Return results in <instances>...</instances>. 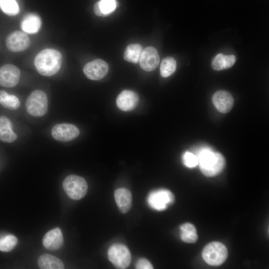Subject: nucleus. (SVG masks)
Returning <instances> with one entry per match:
<instances>
[{
  "label": "nucleus",
  "instance_id": "f257e3e1",
  "mask_svg": "<svg viewBox=\"0 0 269 269\" xmlns=\"http://www.w3.org/2000/svg\"><path fill=\"white\" fill-rule=\"evenodd\" d=\"M202 173L207 177L219 174L224 169L225 160L219 152L213 151L208 147L199 148L196 154Z\"/></svg>",
  "mask_w": 269,
  "mask_h": 269
},
{
  "label": "nucleus",
  "instance_id": "f03ea898",
  "mask_svg": "<svg viewBox=\"0 0 269 269\" xmlns=\"http://www.w3.org/2000/svg\"><path fill=\"white\" fill-rule=\"evenodd\" d=\"M61 53L53 49H45L36 56L34 65L39 74L51 76L58 72L62 64Z\"/></svg>",
  "mask_w": 269,
  "mask_h": 269
},
{
  "label": "nucleus",
  "instance_id": "7ed1b4c3",
  "mask_svg": "<svg viewBox=\"0 0 269 269\" xmlns=\"http://www.w3.org/2000/svg\"><path fill=\"white\" fill-rule=\"evenodd\" d=\"M202 256L207 264L212 266H218L226 261L228 257V250L222 243L212 242L205 246Z\"/></svg>",
  "mask_w": 269,
  "mask_h": 269
},
{
  "label": "nucleus",
  "instance_id": "20e7f679",
  "mask_svg": "<svg viewBox=\"0 0 269 269\" xmlns=\"http://www.w3.org/2000/svg\"><path fill=\"white\" fill-rule=\"evenodd\" d=\"M62 186L67 195L73 200H80L87 193L88 184L82 177L70 175L63 181Z\"/></svg>",
  "mask_w": 269,
  "mask_h": 269
},
{
  "label": "nucleus",
  "instance_id": "39448f33",
  "mask_svg": "<svg viewBox=\"0 0 269 269\" xmlns=\"http://www.w3.org/2000/svg\"><path fill=\"white\" fill-rule=\"evenodd\" d=\"M29 115L34 117L44 116L48 111V99L43 91H33L28 97L25 103Z\"/></svg>",
  "mask_w": 269,
  "mask_h": 269
},
{
  "label": "nucleus",
  "instance_id": "423d86ee",
  "mask_svg": "<svg viewBox=\"0 0 269 269\" xmlns=\"http://www.w3.org/2000/svg\"><path fill=\"white\" fill-rule=\"evenodd\" d=\"M109 261L117 269L127 268L131 261V254L129 249L124 245L115 244L108 251Z\"/></svg>",
  "mask_w": 269,
  "mask_h": 269
},
{
  "label": "nucleus",
  "instance_id": "0eeeda50",
  "mask_svg": "<svg viewBox=\"0 0 269 269\" xmlns=\"http://www.w3.org/2000/svg\"><path fill=\"white\" fill-rule=\"evenodd\" d=\"M174 197L169 190L165 189L155 190L148 194L147 202L154 210L163 211L173 203Z\"/></svg>",
  "mask_w": 269,
  "mask_h": 269
},
{
  "label": "nucleus",
  "instance_id": "6e6552de",
  "mask_svg": "<svg viewBox=\"0 0 269 269\" xmlns=\"http://www.w3.org/2000/svg\"><path fill=\"white\" fill-rule=\"evenodd\" d=\"M5 43L9 51L17 52L23 51L28 48L30 44V41L26 32L16 30L7 36Z\"/></svg>",
  "mask_w": 269,
  "mask_h": 269
},
{
  "label": "nucleus",
  "instance_id": "1a4fd4ad",
  "mask_svg": "<svg viewBox=\"0 0 269 269\" xmlns=\"http://www.w3.org/2000/svg\"><path fill=\"white\" fill-rule=\"evenodd\" d=\"M80 132L78 128L74 125L67 123L55 125L52 129V137L57 140L68 141L76 138Z\"/></svg>",
  "mask_w": 269,
  "mask_h": 269
},
{
  "label": "nucleus",
  "instance_id": "9d476101",
  "mask_svg": "<svg viewBox=\"0 0 269 269\" xmlns=\"http://www.w3.org/2000/svg\"><path fill=\"white\" fill-rule=\"evenodd\" d=\"M109 70L108 64L104 60L97 59L89 62L83 68V72L89 79L98 80L106 75Z\"/></svg>",
  "mask_w": 269,
  "mask_h": 269
},
{
  "label": "nucleus",
  "instance_id": "9b49d317",
  "mask_svg": "<svg viewBox=\"0 0 269 269\" xmlns=\"http://www.w3.org/2000/svg\"><path fill=\"white\" fill-rule=\"evenodd\" d=\"M20 72L15 65H4L0 67V86L13 87L18 83Z\"/></svg>",
  "mask_w": 269,
  "mask_h": 269
},
{
  "label": "nucleus",
  "instance_id": "f8f14e48",
  "mask_svg": "<svg viewBox=\"0 0 269 269\" xmlns=\"http://www.w3.org/2000/svg\"><path fill=\"white\" fill-rule=\"evenodd\" d=\"M159 60L157 50L153 47L147 46L142 50L139 62L143 70L151 71L157 67Z\"/></svg>",
  "mask_w": 269,
  "mask_h": 269
},
{
  "label": "nucleus",
  "instance_id": "ddd939ff",
  "mask_svg": "<svg viewBox=\"0 0 269 269\" xmlns=\"http://www.w3.org/2000/svg\"><path fill=\"white\" fill-rule=\"evenodd\" d=\"M212 102L219 112L227 113L233 108L234 98L229 92L225 90H219L214 94Z\"/></svg>",
  "mask_w": 269,
  "mask_h": 269
},
{
  "label": "nucleus",
  "instance_id": "4468645a",
  "mask_svg": "<svg viewBox=\"0 0 269 269\" xmlns=\"http://www.w3.org/2000/svg\"><path fill=\"white\" fill-rule=\"evenodd\" d=\"M139 97L134 91L125 90L117 97L116 104L117 107L123 111H131L137 106Z\"/></svg>",
  "mask_w": 269,
  "mask_h": 269
},
{
  "label": "nucleus",
  "instance_id": "2eb2a0df",
  "mask_svg": "<svg viewBox=\"0 0 269 269\" xmlns=\"http://www.w3.org/2000/svg\"><path fill=\"white\" fill-rule=\"evenodd\" d=\"M63 242L62 232L59 228L49 231L44 235L42 243L44 247L50 250H57L61 248Z\"/></svg>",
  "mask_w": 269,
  "mask_h": 269
},
{
  "label": "nucleus",
  "instance_id": "dca6fc26",
  "mask_svg": "<svg viewBox=\"0 0 269 269\" xmlns=\"http://www.w3.org/2000/svg\"><path fill=\"white\" fill-rule=\"evenodd\" d=\"M116 204L123 213H127L132 205V196L131 192L127 189L121 188L117 189L114 193Z\"/></svg>",
  "mask_w": 269,
  "mask_h": 269
},
{
  "label": "nucleus",
  "instance_id": "f3484780",
  "mask_svg": "<svg viewBox=\"0 0 269 269\" xmlns=\"http://www.w3.org/2000/svg\"><path fill=\"white\" fill-rule=\"evenodd\" d=\"M41 20L38 15L30 13L26 15L21 22V28L25 32L35 33L38 31Z\"/></svg>",
  "mask_w": 269,
  "mask_h": 269
},
{
  "label": "nucleus",
  "instance_id": "a211bd4d",
  "mask_svg": "<svg viewBox=\"0 0 269 269\" xmlns=\"http://www.w3.org/2000/svg\"><path fill=\"white\" fill-rule=\"evenodd\" d=\"M17 138L16 134L12 130L10 121L4 116L0 117V140L5 142H11Z\"/></svg>",
  "mask_w": 269,
  "mask_h": 269
},
{
  "label": "nucleus",
  "instance_id": "6ab92c4d",
  "mask_svg": "<svg viewBox=\"0 0 269 269\" xmlns=\"http://www.w3.org/2000/svg\"><path fill=\"white\" fill-rule=\"evenodd\" d=\"M38 265L41 269H63L64 265L59 258L48 254L41 255L38 259Z\"/></svg>",
  "mask_w": 269,
  "mask_h": 269
},
{
  "label": "nucleus",
  "instance_id": "aec40b11",
  "mask_svg": "<svg viewBox=\"0 0 269 269\" xmlns=\"http://www.w3.org/2000/svg\"><path fill=\"white\" fill-rule=\"evenodd\" d=\"M117 5L116 0H100L94 6V11L99 16L106 17L111 14Z\"/></svg>",
  "mask_w": 269,
  "mask_h": 269
},
{
  "label": "nucleus",
  "instance_id": "412c9836",
  "mask_svg": "<svg viewBox=\"0 0 269 269\" xmlns=\"http://www.w3.org/2000/svg\"><path fill=\"white\" fill-rule=\"evenodd\" d=\"M181 231L180 237L181 240L187 243H193L198 239L197 230L195 227L192 224L186 223L180 227Z\"/></svg>",
  "mask_w": 269,
  "mask_h": 269
},
{
  "label": "nucleus",
  "instance_id": "4be33fe9",
  "mask_svg": "<svg viewBox=\"0 0 269 269\" xmlns=\"http://www.w3.org/2000/svg\"><path fill=\"white\" fill-rule=\"evenodd\" d=\"M142 48L139 44H131L126 48L124 58L125 60L133 63H137L140 59Z\"/></svg>",
  "mask_w": 269,
  "mask_h": 269
},
{
  "label": "nucleus",
  "instance_id": "5701e85b",
  "mask_svg": "<svg viewBox=\"0 0 269 269\" xmlns=\"http://www.w3.org/2000/svg\"><path fill=\"white\" fill-rule=\"evenodd\" d=\"M0 104L8 109L15 110L19 108L20 101L16 96L0 90Z\"/></svg>",
  "mask_w": 269,
  "mask_h": 269
},
{
  "label": "nucleus",
  "instance_id": "b1692460",
  "mask_svg": "<svg viewBox=\"0 0 269 269\" xmlns=\"http://www.w3.org/2000/svg\"><path fill=\"white\" fill-rule=\"evenodd\" d=\"M176 68V62L171 57L164 58L161 63L160 72L163 77H167L174 72Z\"/></svg>",
  "mask_w": 269,
  "mask_h": 269
},
{
  "label": "nucleus",
  "instance_id": "393cba45",
  "mask_svg": "<svg viewBox=\"0 0 269 269\" xmlns=\"http://www.w3.org/2000/svg\"><path fill=\"white\" fill-rule=\"evenodd\" d=\"M0 7L5 14L9 16L15 15L19 11L15 0H0Z\"/></svg>",
  "mask_w": 269,
  "mask_h": 269
},
{
  "label": "nucleus",
  "instance_id": "a878e982",
  "mask_svg": "<svg viewBox=\"0 0 269 269\" xmlns=\"http://www.w3.org/2000/svg\"><path fill=\"white\" fill-rule=\"evenodd\" d=\"M17 243V239L12 235L0 238V251L8 252L12 251Z\"/></svg>",
  "mask_w": 269,
  "mask_h": 269
},
{
  "label": "nucleus",
  "instance_id": "bb28decb",
  "mask_svg": "<svg viewBox=\"0 0 269 269\" xmlns=\"http://www.w3.org/2000/svg\"><path fill=\"white\" fill-rule=\"evenodd\" d=\"M182 161L183 164L189 168L195 167L199 162L197 155L189 151H186L183 154Z\"/></svg>",
  "mask_w": 269,
  "mask_h": 269
},
{
  "label": "nucleus",
  "instance_id": "cd10ccee",
  "mask_svg": "<svg viewBox=\"0 0 269 269\" xmlns=\"http://www.w3.org/2000/svg\"><path fill=\"white\" fill-rule=\"evenodd\" d=\"M224 55L218 54L212 60L211 66L215 70H221L224 69Z\"/></svg>",
  "mask_w": 269,
  "mask_h": 269
},
{
  "label": "nucleus",
  "instance_id": "c85d7f7f",
  "mask_svg": "<svg viewBox=\"0 0 269 269\" xmlns=\"http://www.w3.org/2000/svg\"><path fill=\"white\" fill-rule=\"evenodd\" d=\"M135 268L137 269H152L153 268L147 259L140 258L136 262Z\"/></svg>",
  "mask_w": 269,
  "mask_h": 269
},
{
  "label": "nucleus",
  "instance_id": "c756f323",
  "mask_svg": "<svg viewBox=\"0 0 269 269\" xmlns=\"http://www.w3.org/2000/svg\"><path fill=\"white\" fill-rule=\"evenodd\" d=\"M236 57L233 55L224 56V69H226L231 67L235 63Z\"/></svg>",
  "mask_w": 269,
  "mask_h": 269
}]
</instances>
